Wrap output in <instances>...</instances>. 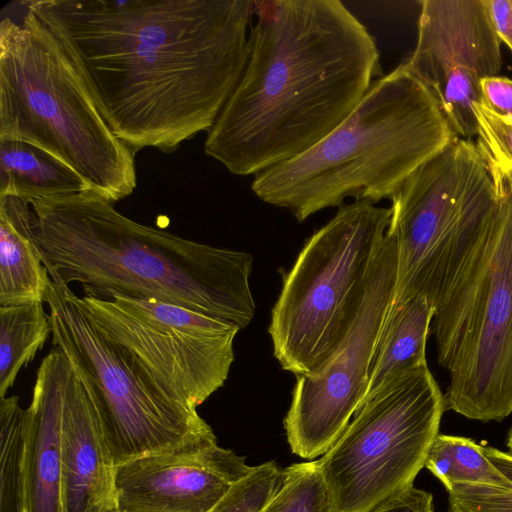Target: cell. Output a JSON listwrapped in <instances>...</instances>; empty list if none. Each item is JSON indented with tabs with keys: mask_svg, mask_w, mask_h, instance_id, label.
Listing matches in <instances>:
<instances>
[{
	"mask_svg": "<svg viewBox=\"0 0 512 512\" xmlns=\"http://www.w3.org/2000/svg\"><path fill=\"white\" fill-rule=\"evenodd\" d=\"M112 132L174 152L209 131L247 64L252 0H29Z\"/></svg>",
	"mask_w": 512,
	"mask_h": 512,
	"instance_id": "cell-1",
	"label": "cell"
},
{
	"mask_svg": "<svg viewBox=\"0 0 512 512\" xmlns=\"http://www.w3.org/2000/svg\"><path fill=\"white\" fill-rule=\"evenodd\" d=\"M379 56L341 1H253L247 64L205 154L234 175L255 176L306 152L358 105Z\"/></svg>",
	"mask_w": 512,
	"mask_h": 512,
	"instance_id": "cell-2",
	"label": "cell"
},
{
	"mask_svg": "<svg viewBox=\"0 0 512 512\" xmlns=\"http://www.w3.org/2000/svg\"><path fill=\"white\" fill-rule=\"evenodd\" d=\"M32 231L51 278L84 296L178 305L245 328L256 311L253 257L138 223L97 189L31 199Z\"/></svg>",
	"mask_w": 512,
	"mask_h": 512,
	"instance_id": "cell-3",
	"label": "cell"
},
{
	"mask_svg": "<svg viewBox=\"0 0 512 512\" xmlns=\"http://www.w3.org/2000/svg\"><path fill=\"white\" fill-rule=\"evenodd\" d=\"M458 138L430 89L402 63L376 79L351 114L306 152L254 176L253 193L298 222L347 198L392 199Z\"/></svg>",
	"mask_w": 512,
	"mask_h": 512,
	"instance_id": "cell-4",
	"label": "cell"
},
{
	"mask_svg": "<svg viewBox=\"0 0 512 512\" xmlns=\"http://www.w3.org/2000/svg\"><path fill=\"white\" fill-rule=\"evenodd\" d=\"M0 22V140L32 144L117 202L137 186L135 152L100 114L49 26L19 1Z\"/></svg>",
	"mask_w": 512,
	"mask_h": 512,
	"instance_id": "cell-5",
	"label": "cell"
},
{
	"mask_svg": "<svg viewBox=\"0 0 512 512\" xmlns=\"http://www.w3.org/2000/svg\"><path fill=\"white\" fill-rule=\"evenodd\" d=\"M442 285L430 331L448 372L445 410L482 422L512 413V195Z\"/></svg>",
	"mask_w": 512,
	"mask_h": 512,
	"instance_id": "cell-6",
	"label": "cell"
},
{
	"mask_svg": "<svg viewBox=\"0 0 512 512\" xmlns=\"http://www.w3.org/2000/svg\"><path fill=\"white\" fill-rule=\"evenodd\" d=\"M391 213V208L354 201L339 207L306 240L271 312L268 331L282 369L296 377L311 374L335 350L359 303Z\"/></svg>",
	"mask_w": 512,
	"mask_h": 512,
	"instance_id": "cell-7",
	"label": "cell"
},
{
	"mask_svg": "<svg viewBox=\"0 0 512 512\" xmlns=\"http://www.w3.org/2000/svg\"><path fill=\"white\" fill-rule=\"evenodd\" d=\"M52 345L86 384L115 465L217 442L197 408L166 392L125 349L104 336L70 286L51 278Z\"/></svg>",
	"mask_w": 512,
	"mask_h": 512,
	"instance_id": "cell-8",
	"label": "cell"
},
{
	"mask_svg": "<svg viewBox=\"0 0 512 512\" xmlns=\"http://www.w3.org/2000/svg\"><path fill=\"white\" fill-rule=\"evenodd\" d=\"M397 243L393 301L420 294L434 305L463 250L492 223L499 198L476 144L456 138L415 170L391 199Z\"/></svg>",
	"mask_w": 512,
	"mask_h": 512,
	"instance_id": "cell-9",
	"label": "cell"
},
{
	"mask_svg": "<svg viewBox=\"0 0 512 512\" xmlns=\"http://www.w3.org/2000/svg\"><path fill=\"white\" fill-rule=\"evenodd\" d=\"M444 411V394L427 365L368 396L317 459L336 512H371L413 487Z\"/></svg>",
	"mask_w": 512,
	"mask_h": 512,
	"instance_id": "cell-10",
	"label": "cell"
},
{
	"mask_svg": "<svg viewBox=\"0 0 512 512\" xmlns=\"http://www.w3.org/2000/svg\"><path fill=\"white\" fill-rule=\"evenodd\" d=\"M76 300L101 333L175 399L197 408L227 380L237 326L150 299L76 295Z\"/></svg>",
	"mask_w": 512,
	"mask_h": 512,
	"instance_id": "cell-11",
	"label": "cell"
},
{
	"mask_svg": "<svg viewBox=\"0 0 512 512\" xmlns=\"http://www.w3.org/2000/svg\"><path fill=\"white\" fill-rule=\"evenodd\" d=\"M398 255L386 232L346 332L313 373L297 376L284 419L292 453L312 460L325 454L365 397L377 341L394 298Z\"/></svg>",
	"mask_w": 512,
	"mask_h": 512,
	"instance_id": "cell-12",
	"label": "cell"
},
{
	"mask_svg": "<svg viewBox=\"0 0 512 512\" xmlns=\"http://www.w3.org/2000/svg\"><path fill=\"white\" fill-rule=\"evenodd\" d=\"M404 64L434 94L457 136H476L481 81L502 65L486 1H422L417 44Z\"/></svg>",
	"mask_w": 512,
	"mask_h": 512,
	"instance_id": "cell-13",
	"label": "cell"
},
{
	"mask_svg": "<svg viewBox=\"0 0 512 512\" xmlns=\"http://www.w3.org/2000/svg\"><path fill=\"white\" fill-rule=\"evenodd\" d=\"M252 468L217 442L139 457L115 468L118 512H210Z\"/></svg>",
	"mask_w": 512,
	"mask_h": 512,
	"instance_id": "cell-14",
	"label": "cell"
},
{
	"mask_svg": "<svg viewBox=\"0 0 512 512\" xmlns=\"http://www.w3.org/2000/svg\"><path fill=\"white\" fill-rule=\"evenodd\" d=\"M61 464L63 512H118L116 465L91 394L72 367L63 405Z\"/></svg>",
	"mask_w": 512,
	"mask_h": 512,
	"instance_id": "cell-15",
	"label": "cell"
},
{
	"mask_svg": "<svg viewBox=\"0 0 512 512\" xmlns=\"http://www.w3.org/2000/svg\"><path fill=\"white\" fill-rule=\"evenodd\" d=\"M71 366L53 347L36 373L25 409L23 479L26 512H63L61 429Z\"/></svg>",
	"mask_w": 512,
	"mask_h": 512,
	"instance_id": "cell-16",
	"label": "cell"
},
{
	"mask_svg": "<svg viewBox=\"0 0 512 512\" xmlns=\"http://www.w3.org/2000/svg\"><path fill=\"white\" fill-rule=\"evenodd\" d=\"M28 201L0 196V306L45 302L51 277L32 231Z\"/></svg>",
	"mask_w": 512,
	"mask_h": 512,
	"instance_id": "cell-17",
	"label": "cell"
},
{
	"mask_svg": "<svg viewBox=\"0 0 512 512\" xmlns=\"http://www.w3.org/2000/svg\"><path fill=\"white\" fill-rule=\"evenodd\" d=\"M434 309L420 294L392 301L381 329L363 401L384 384L426 366V342Z\"/></svg>",
	"mask_w": 512,
	"mask_h": 512,
	"instance_id": "cell-18",
	"label": "cell"
},
{
	"mask_svg": "<svg viewBox=\"0 0 512 512\" xmlns=\"http://www.w3.org/2000/svg\"><path fill=\"white\" fill-rule=\"evenodd\" d=\"M92 188L46 151L22 141L0 140V196H17L29 202Z\"/></svg>",
	"mask_w": 512,
	"mask_h": 512,
	"instance_id": "cell-19",
	"label": "cell"
},
{
	"mask_svg": "<svg viewBox=\"0 0 512 512\" xmlns=\"http://www.w3.org/2000/svg\"><path fill=\"white\" fill-rule=\"evenodd\" d=\"M44 302L0 306V398L13 387L52 332Z\"/></svg>",
	"mask_w": 512,
	"mask_h": 512,
	"instance_id": "cell-20",
	"label": "cell"
},
{
	"mask_svg": "<svg viewBox=\"0 0 512 512\" xmlns=\"http://www.w3.org/2000/svg\"><path fill=\"white\" fill-rule=\"evenodd\" d=\"M425 467L448 491L454 484H475L512 492V481L487 458L474 440L438 434L430 446Z\"/></svg>",
	"mask_w": 512,
	"mask_h": 512,
	"instance_id": "cell-21",
	"label": "cell"
},
{
	"mask_svg": "<svg viewBox=\"0 0 512 512\" xmlns=\"http://www.w3.org/2000/svg\"><path fill=\"white\" fill-rule=\"evenodd\" d=\"M25 409L17 395L0 398V512H26L23 479Z\"/></svg>",
	"mask_w": 512,
	"mask_h": 512,
	"instance_id": "cell-22",
	"label": "cell"
},
{
	"mask_svg": "<svg viewBox=\"0 0 512 512\" xmlns=\"http://www.w3.org/2000/svg\"><path fill=\"white\" fill-rule=\"evenodd\" d=\"M261 512H336L317 460L283 469L276 492Z\"/></svg>",
	"mask_w": 512,
	"mask_h": 512,
	"instance_id": "cell-23",
	"label": "cell"
},
{
	"mask_svg": "<svg viewBox=\"0 0 512 512\" xmlns=\"http://www.w3.org/2000/svg\"><path fill=\"white\" fill-rule=\"evenodd\" d=\"M477 148L486 161L496 190L512 195V120L499 116L481 103L474 105Z\"/></svg>",
	"mask_w": 512,
	"mask_h": 512,
	"instance_id": "cell-24",
	"label": "cell"
},
{
	"mask_svg": "<svg viewBox=\"0 0 512 512\" xmlns=\"http://www.w3.org/2000/svg\"><path fill=\"white\" fill-rule=\"evenodd\" d=\"M492 464L512 481V454L484 447ZM449 512H512V492L475 484H454L447 491Z\"/></svg>",
	"mask_w": 512,
	"mask_h": 512,
	"instance_id": "cell-25",
	"label": "cell"
},
{
	"mask_svg": "<svg viewBox=\"0 0 512 512\" xmlns=\"http://www.w3.org/2000/svg\"><path fill=\"white\" fill-rule=\"evenodd\" d=\"M281 471L274 461L253 466L210 512H261L279 486Z\"/></svg>",
	"mask_w": 512,
	"mask_h": 512,
	"instance_id": "cell-26",
	"label": "cell"
},
{
	"mask_svg": "<svg viewBox=\"0 0 512 512\" xmlns=\"http://www.w3.org/2000/svg\"><path fill=\"white\" fill-rule=\"evenodd\" d=\"M481 104L495 114L512 120V80L493 76L481 81Z\"/></svg>",
	"mask_w": 512,
	"mask_h": 512,
	"instance_id": "cell-27",
	"label": "cell"
},
{
	"mask_svg": "<svg viewBox=\"0 0 512 512\" xmlns=\"http://www.w3.org/2000/svg\"><path fill=\"white\" fill-rule=\"evenodd\" d=\"M371 512H435L433 496L413 486Z\"/></svg>",
	"mask_w": 512,
	"mask_h": 512,
	"instance_id": "cell-28",
	"label": "cell"
},
{
	"mask_svg": "<svg viewBox=\"0 0 512 512\" xmlns=\"http://www.w3.org/2000/svg\"><path fill=\"white\" fill-rule=\"evenodd\" d=\"M485 1L496 34L512 51V0Z\"/></svg>",
	"mask_w": 512,
	"mask_h": 512,
	"instance_id": "cell-29",
	"label": "cell"
},
{
	"mask_svg": "<svg viewBox=\"0 0 512 512\" xmlns=\"http://www.w3.org/2000/svg\"><path fill=\"white\" fill-rule=\"evenodd\" d=\"M506 445L510 450L509 452L512 454V428L508 432Z\"/></svg>",
	"mask_w": 512,
	"mask_h": 512,
	"instance_id": "cell-30",
	"label": "cell"
},
{
	"mask_svg": "<svg viewBox=\"0 0 512 512\" xmlns=\"http://www.w3.org/2000/svg\"><path fill=\"white\" fill-rule=\"evenodd\" d=\"M505 192V191H504ZM509 194V193H508Z\"/></svg>",
	"mask_w": 512,
	"mask_h": 512,
	"instance_id": "cell-31",
	"label": "cell"
}]
</instances>
